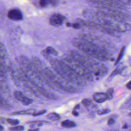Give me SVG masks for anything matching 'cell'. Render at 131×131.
Wrapping results in <instances>:
<instances>
[{
    "label": "cell",
    "instance_id": "obj_11",
    "mask_svg": "<svg viewBox=\"0 0 131 131\" xmlns=\"http://www.w3.org/2000/svg\"><path fill=\"white\" fill-rule=\"evenodd\" d=\"M42 53L43 56L47 58H50V56L51 55L56 56L57 54V51L51 47H48L46 48L43 51H42Z\"/></svg>",
    "mask_w": 131,
    "mask_h": 131
},
{
    "label": "cell",
    "instance_id": "obj_31",
    "mask_svg": "<svg viewBox=\"0 0 131 131\" xmlns=\"http://www.w3.org/2000/svg\"><path fill=\"white\" fill-rule=\"evenodd\" d=\"M3 129H4L3 126L0 124V131H2V130H3Z\"/></svg>",
    "mask_w": 131,
    "mask_h": 131
},
{
    "label": "cell",
    "instance_id": "obj_21",
    "mask_svg": "<svg viewBox=\"0 0 131 131\" xmlns=\"http://www.w3.org/2000/svg\"><path fill=\"white\" fill-rule=\"evenodd\" d=\"M110 112V110L108 108H104L100 110H99L97 111V114L99 115H104Z\"/></svg>",
    "mask_w": 131,
    "mask_h": 131
},
{
    "label": "cell",
    "instance_id": "obj_3",
    "mask_svg": "<svg viewBox=\"0 0 131 131\" xmlns=\"http://www.w3.org/2000/svg\"><path fill=\"white\" fill-rule=\"evenodd\" d=\"M69 55L81 63L92 75L96 76H102L107 72L106 67L93 58L79 51L73 50L70 52Z\"/></svg>",
    "mask_w": 131,
    "mask_h": 131
},
{
    "label": "cell",
    "instance_id": "obj_10",
    "mask_svg": "<svg viewBox=\"0 0 131 131\" xmlns=\"http://www.w3.org/2000/svg\"><path fill=\"white\" fill-rule=\"evenodd\" d=\"M59 0H39V5L41 7L56 6Z\"/></svg>",
    "mask_w": 131,
    "mask_h": 131
},
{
    "label": "cell",
    "instance_id": "obj_2",
    "mask_svg": "<svg viewBox=\"0 0 131 131\" xmlns=\"http://www.w3.org/2000/svg\"><path fill=\"white\" fill-rule=\"evenodd\" d=\"M72 43L82 53L93 58L104 61L112 58L110 53L84 39L74 38Z\"/></svg>",
    "mask_w": 131,
    "mask_h": 131
},
{
    "label": "cell",
    "instance_id": "obj_24",
    "mask_svg": "<svg viewBox=\"0 0 131 131\" xmlns=\"http://www.w3.org/2000/svg\"><path fill=\"white\" fill-rule=\"evenodd\" d=\"M115 123V120L113 118H110L107 120V125H112L114 124Z\"/></svg>",
    "mask_w": 131,
    "mask_h": 131
},
{
    "label": "cell",
    "instance_id": "obj_17",
    "mask_svg": "<svg viewBox=\"0 0 131 131\" xmlns=\"http://www.w3.org/2000/svg\"><path fill=\"white\" fill-rule=\"evenodd\" d=\"M6 121L9 124H10L12 125H14V126L17 125L19 122V120H18L17 119H11V118H7L6 119Z\"/></svg>",
    "mask_w": 131,
    "mask_h": 131
},
{
    "label": "cell",
    "instance_id": "obj_18",
    "mask_svg": "<svg viewBox=\"0 0 131 131\" xmlns=\"http://www.w3.org/2000/svg\"><path fill=\"white\" fill-rule=\"evenodd\" d=\"M91 102H92V100L89 98L83 99L81 101L82 104L85 107H88L90 106V104H91Z\"/></svg>",
    "mask_w": 131,
    "mask_h": 131
},
{
    "label": "cell",
    "instance_id": "obj_15",
    "mask_svg": "<svg viewBox=\"0 0 131 131\" xmlns=\"http://www.w3.org/2000/svg\"><path fill=\"white\" fill-rule=\"evenodd\" d=\"M9 130L10 131H23L24 127L22 125H15L9 128Z\"/></svg>",
    "mask_w": 131,
    "mask_h": 131
},
{
    "label": "cell",
    "instance_id": "obj_6",
    "mask_svg": "<svg viewBox=\"0 0 131 131\" xmlns=\"http://www.w3.org/2000/svg\"><path fill=\"white\" fill-rule=\"evenodd\" d=\"M66 20V17L59 13H54L52 14L50 18V24L54 27H59L61 26Z\"/></svg>",
    "mask_w": 131,
    "mask_h": 131
},
{
    "label": "cell",
    "instance_id": "obj_23",
    "mask_svg": "<svg viewBox=\"0 0 131 131\" xmlns=\"http://www.w3.org/2000/svg\"><path fill=\"white\" fill-rule=\"evenodd\" d=\"M121 71V70H120V68H118V67L117 68H116L115 69V70H114L113 71V72L112 73V75H111V76H114L115 75H116V74H118V73H119Z\"/></svg>",
    "mask_w": 131,
    "mask_h": 131
},
{
    "label": "cell",
    "instance_id": "obj_27",
    "mask_svg": "<svg viewBox=\"0 0 131 131\" xmlns=\"http://www.w3.org/2000/svg\"><path fill=\"white\" fill-rule=\"evenodd\" d=\"M72 114L74 116H78V112L75 111V110H74L73 111H72Z\"/></svg>",
    "mask_w": 131,
    "mask_h": 131
},
{
    "label": "cell",
    "instance_id": "obj_8",
    "mask_svg": "<svg viewBox=\"0 0 131 131\" xmlns=\"http://www.w3.org/2000/svg\"><path fill=\"white\" fill-rule=\"evenodd\" d=\"M8 17L14 21H18L21 20L23 18V14L20 10L14 8L10 10L7 13Z\"/></svg>",
    "mask_w": 131,
    "mask_h": 131
},
{
    "label": "cell",
    "instance_id": "obj_7",
    "mask_svg": "<svg viewBox=\"0 0 131 131\" xmlns=\"http://www.w3.org/2000/svg\"><path fill=\"white\" fill-rule=\"evenodd\" d=\"M14 97L19 101L21 102L24 105H28L33 102V100L25 96L23 93L19 91H15L14 92Z\"/></svg>",
    "mask_w": 131,
    "mask_h": 131
},
{
    "label": "cell",
    "instance_id": "obj_19",
    "mask_svg": "<svg viewBox=\"0 0 131 131\" xmlns=\"http://www.w3.org/2000/svg\"><path fill=\"white\" fill-rule=\"evenodd\" d=\"M113 93H114V89L113 88H110L107 91L106 94L107 97V99L111 100L112 99Z\"/></svg>",
    "mask_w": 131,
    "mask_h": 131
},
{
    "label": "cell",
    "instance_id": "obj_29",
    "mask_svg": "<svg viewBox=\"0 0 131 131\" xmlns=\"http://www.w3.org/2000/svg\"><path fill=\"white\" fill-rule=\"evenodd\" d=\"M79 107H80V105H79V104H77V105H76L75 106L74 110H77V109L79 108Z\"/></svg>",
    "mask_w": 131,
    "mask_h": 131
},
{
    "label": "cell",
    "instance_id": "obj_16",
    "mask_svg": "<svg viewBox=\"0 0 131 131\" xmlns=\"http://www.w3.org/2000/svg\"><path fill=\"white\" fill-rule=\"evenodd\" d=\"M125 47H123L122 48L121 50L120 51V53H119V55H118V57L117 58V60H116V62H115V65H116V64H117L118 63V62L120 61V60H121V59L123 57V56L124 55V52H125Z\"/></svg>",
    "mask_w": 131,
    "mask_h": 131
},
{
    "label": "cell",
    "instance_id": "obj_26",
    "mask_svg": "<svg viewBox=\"0 0 131 131\" xmlns=\"http://www.w3.org/2000/svg\"><path fill=\"white\" fill-rule=\"evenodd\" d=\"M131 82H130V81H129L127 84H126V88L128 89V90H130L131 89Z\"/></svg>",
    "mask_w": 131,
    "mask_h": 131
},
{
    "label": "cell",
    "instance_id": "obj_25",
    "mask_svg": "<svg viewBox=\"0 0 131 131\" xmlns=\"http://www.w3.org/2000/svg\"><path fill=\"white\" fill-rule=\"evenodd\" d=\"M106 1H113L115 2H127V0H106Z\"/></svg>",
    "mask_w": 131,
    "mask_h": 131
},
{
    "label": "cell",
    "instance_id": "obj_1",
    "mask_svg": "<svg viewBox=\"0 0 131 131\" xmlns=\"http://www.w3.org/2000/svg\"><path fill=\"white\" fill-rule=\"evenodd\" d=\"M84 16L92 22L115 32L129 29V24L124 22L123 17L104 11H85Z\"/></svg>",
    "mask_w": 131,
    "mask_h": 131
},
{
    "label": "cell",
    "instance_id": "obj_30",
    "mask_svg": "<svg viewBox=\"0 0 131 131\" xmlns=\"http://www.w3.org/2000/svg\"><path fill=\"white\" fill-rule=\"evenodd\" d=\"M122 128H127V124L125 123V124H124V125L123 126Z\"/></svg>",
    "mask_w": 131,
    "mask_h": 131
},
{
    "label": "cell",
    "instance_id": "obj_5",
    "mask_svg": "<svg viewBox=\"0 0 131 131\" xmlns=\"http://www.w3.org/2000/svg\"><path fill=\"white\" fill-rule=\"evenodd\" d=\"M61 60L69 66L80 77H82L88 80L93 79L92 74L81 63L69 55H66Z\"/></svg>",
    "mask_w": 131,
    "mask_h": 131
},
{
    "label": "cell",
    "instance_id": "obj_14",
    "mask_svg": "<svg viewBox=\"0 0 131 131\" xmlns=\"http://www.w3.org/2000/svg\"><path fill=\"white\" fill-rule=\"evenodd\" d=\"M46 117L52 121H56V120H59L60 118V116L58 114L54 113V112L48 114L46 116Z\"/></svg>",
    "mask_w": 131,
    "mask_h": 131
},
{
    "label": "cell",
    "instance_id": "obj_4",
    "mask_svg": "<svg viewBox=\"0 0 131 131\" xmlns=\"http://www.w3.org/2000/svg\"><path fill=\"white\" fill-rule=\"evenodd\" d=\"M50 62L57 74L70 82L78 85H83L84 82L82 78L62 60L50 58Z\"/></svg>",
    "mask_w": 131,
    "mask_h": 131
},
{
    "label": "cell",
    "instance_id": "obj_9",
    "mask_svg": "<svg viewBox=\"0 0 131 131\" xmlns=\"http://www.w3.org/2000/svg\"><path fill=\"white\" fill-rule=\"evenodd\" d=\"M93 98L95 102L98 103H102L107 99V97L106 93L97 92L93 94Z\"/></svg>",
    "mask_w": 131,
    "mask_h": 131
},
{
    "label": "cell",
    "instance_id": "obj_12",
    "mask_svg": "<svg viewBox=\"0 0 131 131\" xmlns=\"http://www.w3.org/2000/svg\"><path fill=\"white\" fill-rule=\"evenodd\" d=\"M35 113V110L34 109H27L26 110H22L20 111L14 112L12 113L13 115H32Z\"/></svg>",
    "mask_w": 131,
    "mask_h": 131
},
{
    "label": "cell",
    "instance_id": "obj_22",
    "mask_svg": "<svg viewBox=\"0 0 131 131\" xmlns=\"http://www.w3.org/2000/svg\"><path fill=\"white\" fill-rule=\"evenodd\" d=\"M46 113V111L45 110H41L37 113H34L33 114H32V116H40V115H42Z\"/></svg>",
    "mask_w": 131,
    "mask_h": 131
},
{
    "label": "cell",
    "instance_id": "obj_13",
    "mask_svg": "<svg viewBox=\"0 0 131 131\" xmlns=\"http://www.w3.org/2000/svg\"><path fill=\"white\" fill-rule=\"evenodd\" d=\"M61 126L65 128H72L76 126V124L74 122L69 120H65L61 122Z\"/></svg>",
    "mask_w": 131,
    "mask_h": 131
},
{
    "label": "cell",
    "instance_id": "obj_20",
    "mask_svg": "<svg viewBox=\"0 0 131 131\" xmlns=\"http://www.w3.org/2000/svg\"><path fill=\"white\" fill-rule=\"evenodd\" d=\"M29 123H32V124H36L37 126H41L44 123H49V122L48 121H34L29 122Z\"/></svg>",
    "mask_w": 131,
    "mask_h": 131
},
{
    "label": "cell",
    "instance_id": "obj_28",
    "mask_svg": "<svg viewBox=\"0 0 131 131\" xmlns=\"http://www.w3.org/2000/svg\"><path fill=\"white\" fill-rule=\"evenodd\" d=\"M28 131H39V128H32L29 129Z\"/></svg>",
    "mask_w": 131,
    "mask_h": 131
}]
</instances>
